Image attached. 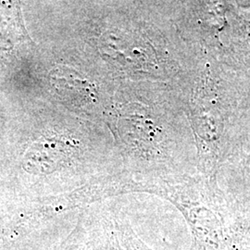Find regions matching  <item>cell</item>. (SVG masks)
<instances>
[{
  "instance_id": "cell-1",
  "label": "cell",
  "mask_w": 250,
  "mask_h": 250,
  "mask_svg": "<svg viewBox=\"0 0 250 250\" xmlns=\"http://www.w3.org/2000/svg\"><path fill=\"white\" fill-rule=\"evenodd\" d=\"M25 37L20 0H0V42L15 44Z\"/></svg>"
},
{
  "instance_id": "cell-2",
  "label": "cell",
  "mask_w": 250,
  "mask_h": 250,
  "mask_svg": "<svg viewBox=\"0 0 250 250\" xmlns=\"http://www.w3.org/2000/svg\"><path fill=\"white\" fill-rule=\"evenodd\" d=\"M130 250H146L145 248L142 247V245L139 243V242L134 240L133 238V240L130 242Z\"/></svg>"
}]
</instances>
